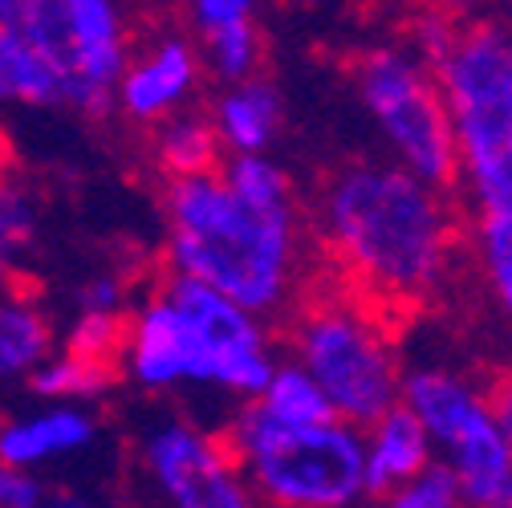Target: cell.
<instances>
[{
  "label": "cell",
  "instance_id": "1",
  "mask_svg": "<svg viewBox=\"0 0 512 508\" xmlns=\"http://www.w3.org/2000/svg\"><path fill=\"white\" fill-rule=\"evenodd\" d=\"M322 232L346 273L382 301L427 297L452 257L443 196L395 163H350L322 196Z\"/></svg>",
  "mask_w": 512,
  "mask_h": 508
},
{
  "label": "cell",
  "instance_id": "2",
  "mask_svg": "<svg viewBox=\"0 0 512 508\" xmlns=\"http://www.w3.org/2000/svg\"><path fill=\"white\" fill-rule=\"evenodd\" d=\"M167 257L179 277L208 285L252 317L273 313L289 301L301 269L297 208H248L220 175L175 179L167 192Z\"/></svg>",
  "mask_w": 512,
  "mask_h": 508
},
{
  "label": "cell",
  "instance_id": "3",
  "mask_svg": "<svg viewBox=\"0 0 512 508\" xmlns=\"http://www.w3.org/2000/svg\"><path fill=\"white\" fill-rule=\"evenodd\" d=\"M431 74L476 208L512 212V33L500 21L456 25Z\"/></svg>",
  "mask_w": 512,
  "mask_h": 508
},
{
  "label": "cell",
  "instance_id": "4",
  "mask_svg": "<svg viewBox=\"0 0 512 508\" xmlns=\"http://www.w3.org/2000/svg\"><path fill=\"white\" fill-rule=\"evenodd\" d=\"M224 448L232 452L256 504L269 508H358L366 496L362 480V431L338 419L313 427L273 423L248 403Z\"/></svg>",
  "mask_w": 512,
  "mask_h": 508
},
{
  "label": "cell",
  "instance_id": "5",
  "mask_svg": "<svg viewBox=\"0 0 512 508\" xmlns=\"http://www.w3.org/2000/svg\"><path fill=\"white\" fill-rule=\"evenodd\" d=\"M358 94L374 126L395 147L407 175L431 192H452L460 183V159L452 143V122L443 110L435 74L411 53V45H378L358 61Z\"/></svg>",
  "mask_w": 512,
  "mask_h": 508
},
{
  "label": "cell",
  "instance_id": "6",
  "mask_svg": "<svg viewBox=\"0 0 512 508\" xmlns=\"http://www.w3.org/2000/svg\"><path fill=\"white\" fill-rule=\"evenodd\" d=\"M5 17L61 82V102L106 114L131 66L126 25L110 0H0Z\"/></svg>",
  "mask_w": 512,
  "mask_h": 508
},
{
  "label": "cell",
  "instance_id": "7",
  "mask_svg": "<svg viewBox=\"0 0 512 508\" xmlns=\"http://www.w3.org/2000/svg\"><path fill=\"white\" fill-rule=\"evenodd\" d=\"M297 366L346 427H370L399 407L403 370L382 330L346 301L313 305L297 326Z\"/></svg>",
  "mask_w": 512,
  "mask_h": 508
},
{
  "label": "cell",
  "instance_id": "8",
  "mask_svg": "<svg viewBox=\"0 0 512 508\" xmlns=\"http://www.w3.org/2000/svg\"><path fill=\"white\" fill-rule=\"evenodd\" d=\"M143 460L171 508H261L224 439L191 423H159L143 443Z\"/></svg>",
  "mask_w": 512,
  "mask_h": 508
},
{
  "label": "cell",
  "instance_id": "9",
  "mask_svg": "<svg viewBox=\"0 0 512 508\" xmlns=\"http://www.w3.org/2000/svg\"><path fill=\"white\" fill-rule=\"evenodd\" d=\"M122 350L135 383L147 391H167L179 383H208L224 391V362L163 293L135 313V322H126Z\"/></svg>",
  "mask_w": 512,
  "mask_h": 508
},
{
  "label": "cell",
  "instance_id": "10",
  "mask_svg": "<svg viewBox=\"0 0 512 508\" xmlns=\"http://www.w3.org/2000/svg\"><path fill=\"white\" fill-rule=\"evenodd\" d=\"M196 78H200V53L183 37H163L135 66H126L118 82V102L131 118L155 122V118H167L196 90Z\"/></svg>",
  "mask_w": 512,
  "mask_h": 508
},
{
  "label": "cell",
  "instance_id": "11",
  "mask_svg": "<svg viewBox=\"0 0 512 508\" xmlns=\"http://www.w3.org/2000/svg\"><path fill=\"white\" fill-rule=\"evenodd\" d=\"M399 407L415 415V423L427 431L431 448H452V439L488 407V395L476 391L464 374H452L443 366H419L407 370L399 383Z\"/></svg>",
  "mask_w": 512,
  "mask_h": 508
},
{
  "label": "cell",
  "instance_id": "12",
  "mask_svg": "<svg viewBox=\"0 0 512 508\" xmlns=\"http://www.w3.org/2000/svg\"><path fill=\"white\" fill-rule=\"evenodd\" d=\"M427 464H435V448L427 431L403 407H391L362 431V480L366 496H391L399 484L415 480Z\"/></svg>",
  "mask_w": 512,
  "mask_h": 508
},
{
  "label": "cell",
  "instance_id": "13",
  "mask_svg": "<svg viewBox=\"0 0 512 508\" xmlns=\"http://www.w3.org/2000/svg\"><path fill=\"white\" fill-rule=\"evenodd\" d=\"M191 25L204 41L208 70L232 86L252 82L261 70V33L248 0H200L191 5Z\"/></svg>",
  "mask_w": 512,
  "mask_h": 508
},
{
  "label": "cell",
  "instance_id": "14",
  "mask_svg": "<svg viewBox=\"0 0 512 508\" xmlns=\"http://www.w3.org/2000/svg\"><path fill=\"white\" fill-rule=\"evenodd\" d=\"M281 94L273 82L252 78L224 90L212 106V131L232 155H265L281 126Z\"/></svg>",
  "mask_w": 512,
  "mask_h": 508
},
{
  "label": "cell",
  "instance_id": "15",
  "mask_svg": "<svg viewBox=\"0 0 512 508\" xmlns=\"http://www.w3.org/2000/svg\"><path fill=\"white\" fill-rule=\"evenodd\" d=\"M90 439H94V423L82 411L57 407V411H45L37 419L0 427V464L25 472L29 464H41V460L86 448Z\"/></svg>",
  "mask_w": 512,
  "mask_h": 508
},
{
  "label": "cell",
  "instance_id": "16",
  "mask_svg": "<svg viewBox=\"0 0 512 508\" xmlns=\"http://www.w3.org/2000/svg\"><path fill=\"white\" fill-rule=\"evenodd\" d=\"M49 346H53V330L41 317V309L29 301L25 281L13 273L5 293H0V378L45 366Z\"/></svg>",
  "mask_w": 512,
  "mask_h": 508
},
{
  "label": "cell",
  "instance_id": "17",
  "mask_svg": "<svg viewBox=\"0 0 512 508\" xmlns=\"http://www.w3.org/2000/svg\"><path fill=\"white\" fill-rule=\"evenodd\" d=\"M0 102H33V106L61 102L57 74L5 17V9H0Z\"/></svg>",
  "mask_w": 512,
  "mask_h": 508
},
{
  "label": "cell",
  "instance_id": "18",
  "mask_svg": "<svg viewBox=\"0 0 512 508\" xmlns=\"http://www.w3.org/2000/svg\"><path fill=\"white\" fill-rule=\"evenodd\" d=\"M220 159V139L212 131V122L200 114H175L163 131H159V163L175 179H200L216 175Z\"/></svg>",
  "mask_w": 512,
  "mask_h": 508
},
{
  "label": "cell",
  "instance_id": "19",
  "mask_svg": "<svg viewBox=\"0 0 512 508\" xmlns=\"http://www.w3.org/2000/svg\"><path fill=\"white\" fill-rule=\"evenodd\" d=\"M273 423H285V427H313V423H330L334 411L326 403V395L317 391L313 378L297 366V362H285V366H273V378L269 387L256 399Z\"/></svg>",
  "mask_w": 512,
  "mask_h": 508
},
{
  "label": "cell",
  "instance_id": "20",
  "mask_svg": "<svg viewBox=\"0 0 512 508\" xmlns=\"http://www.w3.org/2000/svg\"><path fill=\"white\" fill-rule=\"evenodd\" d=\"M216 175L248 208H261V212L293 208V183H289L285 167H277L269 155H232Z\"/></svg>",
  "mask_w": 512,
  "mask_h": 508
},
{
  "label": "cell",
  "instance_id": "21",
  "mask_svg": "<svg viewBox=\"0 0 512 508\" xmlns=\"http://www.w3.org/2000/svg\"><path fill=\"white\" fill-rule=\"evenodd\" d=\"M114 374L118 370L106 366V362H86V358H74V354H61V358L33 370V391L53 395V399H90V395L110 391Z\"/></svg>",
  "mask_w": 512,
  "mask_h": 508
},
{
  "label": "cell",
  "instance_id": "22",
  "mask_svg": "<svg viewBox=\"0 0 512 508\" xmlns=\"http://www.w3.org/2000/svg\"><path fill=\"white\" fill-rule=\"evenodd\" d=\"M476 244H480V261H484L492 297L512 326V212H480Z\"/></svg>",
  "mask_w": 512,
  "mask_h": 508
},
{
  "label": "cell",
  "instance_id": "23",
  "mask_svg": "<svg viewBox=\"0 0 512 508\" xmlns=\"http://www.w3.org/2000/svg\"><path fill=\"white\" fill-rule=\"evenodd\" d=\"M122 346H126V317L122 313L118 317H110V313H82L74 334H70L66 354L114 366V354H122Z\"/></svg>",
  "mask_w": 512,
  "mask_h": 508
},
{
  "label": "cell",
  "instance_id": "24",
  "mask_svg": "<svg viewBox=\"0 0 512 508\" xmlns=\"http://www.w3.org/2000/svg\"><path fill=\"white\" fill-rule=\"evenodd\" d=\"M387 508H464V496H460L456 476L435 460V464H427L415 480L399 484V488L387 496Z\"/></svg>",
  "mask_w": 512,
  "mask_h": 508
},
{
  "label": "cell",
  "instance_id": "25",
  "mask_svg": "<svg viewBox=\"0 0 512 508\" xmlns=\"http://www.w3.org/2000/svg\"><path fill=\"white\" fill-rule=\"evenodd\" d=\"M33 228H37L33 204L21 192H13V187H0V244L13 252L21 244H29Z\"/></svg>",
  "mask_w": 512,
  "mask_h": 508
},
{
  "label": "cell",
  "instance_id": "26",
  "mask_svg": "<svg viewBox=\"0 0 512 508\" xmlns=\"http://www.w3.org/2000/svg\"><path fill=\"white\" fill-rule=\"evenodd\" d=\"M41 504H45V488L29 472L0 464V508H41Z\"/></svg>",
  "mask_w": 512,
  "mask_h": 508
},
{
  "label": "cell",
  "instance_id": "27",
  "mask_svg": "<svg viewBox=\"0 0 512 508\" xmlns=\"http://www.w3.org/2000/svg\"><path fill=\"white\" fill-rule=\"evenodd\" d=\"M78 301H82V313H110L118 317L122 313V301H126V285L114 281V277H94L78 289Z\"/></svg>",
  "mask_w": 512,
  "mask_h": 508
},
{
  "label": "cell",
  "instance_id": "28",
  "mask_svg": "<svg viewBox=\"0 0 512 508\" xmlns=\"http://www.w3.org/2000/svg\"><path fill=\"white\" fill-rule=\"evenodd\" d=\"M488 407H492L496 427H500V435H504V443H508V452H512V378H504V383L492 387Z\"/></svg>",
  "mask_w": 512,
  "mask_h": 508
},
{
  "label": "cell",
  "instance_id": "29",
  "mask_svg": "<svg viewBox=\"0 0 512 508\" xmlns=\"http://www.w3.org/2000/svg\"><path fill=\"white\" fill-rule=\"evenodd\" d=\"M45 508H98L90 496H82V492H70V488H57V492H49L45 496Z\"/></svg>",
  "mask_w": 512,
  "mask_h": 508
},
{
  "label": "cell",
  "instance_id": "30",
  "mask_svg": "<svg viewBox=\"0 0 512 508\" xmlns=\"http://www.w3.org/2000/svg\"><path fill=\"white\" fill-rule=\"evenodd\" d=\"M9 163H13V147H9V135L0 131V175L9 171Z\"/></svg>",
  "mask_w": 512,
  "mask_h": 508
},
{
  "label": "cell",
  "instance_id": "31",
  "mask_svg": "<svg viewBox=\"0 0 512 508\" xmlns=\"http://www.w3.org/2000/svg\"><path fill=\"white\" fill-rule=\"evenodd\" d=\"M9 277H13V269H9V248H5V244H0V293H5Z\"/></svg>",
  "mask_w": 512,
  "mask_h": 508
},
{
  "label": "cell",
  "instance_id": "32",
  "mask_svg": "<svg viewBox=\"0 0 512 508\" xmlns=\"http://www.w3.org/2000/svg\"><path fill=\"white\" fill-rule=\"evenodd\" d=\"M504 29H508V33H512V5H508V9H504Z\"/></svg>",
  "mask_w": 512,
  "mask_h": 508
},
{
  "label": "cell",
  "instance_id": "33",
  "mask_svg": "<svg viewBox=\"0 0 512 508\" xmlns=\"http://www.w3.org/2000/svg\"><path fill=\"white\" fill-rule=\"evenodd\" d=\"M496 508H512V488H508V492H504V500H500V504H496Z\"/></svg>",
  "mask_w": 512,
  "mask_h": 508
}]
</instances>
